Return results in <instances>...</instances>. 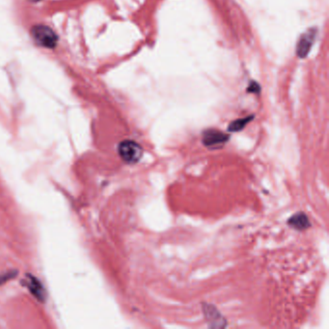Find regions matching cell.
Listing matches in <instances>:
<instances>
[{
	"label": "cell",
	"instance_id": "6da1fadb",
	"mask_svg": "<svg viewBox=\"0 0 329 329\" xmlns=\"http://www.w3.org/2000/svg\"><path fill=\"white\" fill-rule=\"evenodd\" d=\"M31 36L38 46L46 49H54L57 45L58 37L47 25H35L31 29Z\"/></svg>",
	"mask_w": 329,
	"mask_h": 329
},
{
	"label": "cell",
	"instance_id": "7a4b0ae2",
	"mask_svg": "<svg viewBox=\"0 0 329 329\" xmlns=\"http://www.w3.org/2000/svg\"><path fill=\"white\" fill-rule=\"evenodd\" d=\"M118 152L121 159L129 164H134L138 162L143 156L142 147L134 140L122 141L118 146Z\"/></svg>",
	"mask_w": 329,
	"mask_h": 329
},
{
	"label": "cell",
	"instance_id": "3957f363",
	"mask_svg": "<svg viewBox=\"0 0 329 329\" xmlns=\"http://www.w3.org/2000/svg\"><path fill=\"white\" fill-rule=\"evenodd\" d=\"M228 140H229V135L213 129L205 131L203 133V137H202L203 144L210 149L220 148Z\"/></svg>",
	"mask_w": 329,
	"mask_h": 329
},
{
	"label": "cell",
	"instance_id": "277c9868",
	"mask_svg": "<svg viewBox=\"0 0 329 329\" xmlns=\"http://www.w3.org/2000/svg\"><path fill=\"white\" fill-rule=\"evenodd\" d=\"M316 35H317L316 29L312 28L305 31L304 33L300 36L296 45V55L299 58H305L308 55L315 42Z\"/></svg>",
	"mask_w": 329,
	"mask_h": 329
},
{
	"label": "cell",
	"instance_id": "5b68a950",
	"mask_svg": "<svg viewBox=\"0 0 329 329\" xmlns=\"http://www.w3.org/2000/svg\"><path fill=\"white\" fill-rule=\"evenodd\" d=\"M288 224L295 230L304 231L311 226V223L308 220V216L304 212H297L288 220Z\"/></svg>",
	"mask_w": 329,
	"mask_h": 329
},
{
	"label": "cell",
	"instance_id": "8992f818",
	"mask_svg": "<svg viewBox=\"0 0 329 329\" xmlns=\"http://www.w3.org/2000/svg\"><path fill=\"white\" fill-rule=\"evenodd\" d=\"M27 287L30 290V292L33 293L36 296L38 299L40 300H44L45 296H46V293H45V289L42 286L41 282L35 278L34 276L29 275L27 278Z\"/></svg>",
	"mask_w": 329,
	"mask_h": 329
},
{
	"label": "cell",
	"instance_id": "52a82bcc",
	"mask_svg": "<svg viewBox=\"0 0 329 329\" xmlns=\"http://www.w3.org/2000/svg\"><path fill=\"white\" fill-rule=\"evenodd\" d=\"M254 119V116L253 115H250V116H247V117H244V118H242V119H238V120H235L228 126V131L230 133H238V132H241L243 131L244 128L246 127V125L249 122H251L252 120Z\"/></svg>",
	"mask_w": 329,
	"mask_h": 329
},
{
	"label": "cell",
	"instance_id": "ba28073f",
	"mask_svg": "<svg viewBox=\"0 0 329 329\" xmlns=\"http://www.w3.org/2000/svg\"><path fill=\"white\" fill-rule=\"evenodd\" d=\"M247 91L250 92V93L258 94V93H260V91H261V87H260V85L257 83L256 81H251V82L249 83V86H248Z\"/></svg>",
	"mask_w": 329,
	"mask_h": 329
},
{
	"label": "cell",
	"instance_id": "9c48e42d",
	"mask_svg": "<svg viewBox=\"0 0 329 329\" xmlns=\"http://www.w3.org/2000/svg\"><path fill=\"white\" fill-rule=\"evenodd\" d=\"M29 1H31V2H38V1H41V0H29Z\"/></svg>",
	"mask_w": 329,
	"mask_h": 329
}]
</instances>
